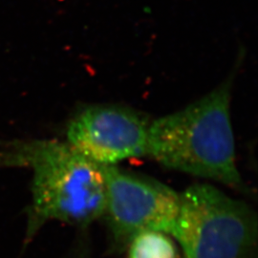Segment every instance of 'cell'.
Masks as SVG:
<instances>
[{"label":"cell","mask_w":258,"mask_h":258,"mask_svg":"<svg viewBox=\"0 0 258 258\" xmlns=\"http://www.w3.org/2000/svg\"><path fill=\"white\" fill-rule=\"evenodd\" d=\"M33 171L25 244L50 221L85 228L102 218L105 205L102 166L67 142L14 140L0 146V167Z\"/></svg>","instance_id":"1"},{"label":"cell","mask_w":258,"mask_h":258,"mask_svg":"<svg viewBox=\"0 0 258 258\" xmlns=\"http://www.w3.org/2000/svg\"><path fill=\"white\" fill-rule=\"evenodd\" d=\"M231 79L182 110L150 122L148 156L186 174L245 190L235 161Z\"/></svg>","instance_id":"2"},{"label":"cell","mask_w":258,"mask_h":258,"mask_svg":"<svg viewBox=\"0 0 258 258\" xmlns=\"http://www.w3.org/2000/svg\"><path fill=\"white\" fill-rule=\"evenodd\" d=\"M169 235L184 258H248L257 239L255 213L243 201L210 184L179 194V210Z\"/></svg>","instance_id":"3"},{"label":"cell","mask_w":258,"mask_h":258,"mask_svg":"<svg viewBox=\"0 0 258 258\" xmlns=\"http://www.w3.org/2000/svg\"><path fill=\"white\" fill-rule=\"evenodd\" d=\"M105 205L102 217L113 246L124 251L130 241L147 231L169 235L179 210V194L148 176L116 166H102Z\"/></svg>","instance_id":"4"},{"label":"cell","mask_w":258,"mask_h":258,"mask_svg":"<svg viewBox=\"0 0 258 258\" xmlns=\"http://www.w3.org/2000/svg\"><path fill=\"white\" fill-rule=\"evenodd\" d=\"M147 119L127 107L90 106L68 125L67 143L82 155L101 166L148 156Z\"/></svg>","instance_id":"5"},{"label":"cell","mask_w":258,"mask_h":258,"mask_svg":"<svg viewBox=\"0 0 258 258\" xmlns=\"http://www.w3.org/2000/svg\"><path fill=\"white\" fill-rule=\"evenodd\" d=\"M125 250V258H179L172 237L162 231L139 233L130 241Z\"/></svg>","instance_id":"6"}]
</instances>
